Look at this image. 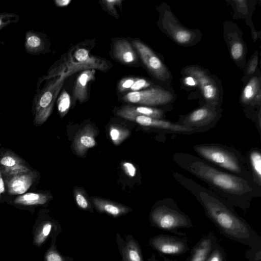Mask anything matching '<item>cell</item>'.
I'll return each mask as SVG.
<instances>
[{
  "label": "cell",
  "mask_w": 261,
  "mask_h": 261,
  "mask_svg": "<svg viewBox=\"0 0 261 261\" xmlns=\"http://www.w3.org/2000/svg\"><path fill=\"white\" fill-rule=\"evenodd\" d=\"M245 255L248 261H261V249L249 248L246 251Z\"/></svg>",
  "instance_id": "35"
},
{
  "label": "cell",
  "mask_w": 261,
  "mask_h": 261,
  "mask_svg": "<svg viewBox=\"0 0 261 261\" xmlns=\"http://www.w3.org/2000/svg\"><path fill=\"white\" fill-rule=\"evenodd\" d=\"M19 20V16L12 12L0 13V30L11 23H16Z\"/></svg>",
  "instance_id": "32"
},
{
  "label": "cell",
  "mask_w": 261,
  "mask_h": 261,
  "mask_svg": "<svg viewBox=\"0 0 261 261\" xmlns=\"http://www.w3.org/2000/svg\"><path fill=\"white\" fill-rule=\"evenodd\" d=\"M149 218L152 227L173 232L178 236L186 235L179 231V229L189 228L193 226L191 219L171 199H165L157 202L152 207Z\"/></svg>",
  "instance_id": "4"
},
{
  "label": "cell",
  "mask_w": 261,
  "mask_h": 261,
  "mask_svg": "<svg viewBox=\"0 0 261 261\" xmlns=\"http://www.w3.org/2000/svg\"><path fill=\"white\" fill-rule=\"evenodd\" d=\"M92 201L99 213L114 218L121 217L132 211L131 208L126 205L99 197H92Z\"/></svg>",
  "instance_id": "16"
},
{
  "label": "cell",
  "mask_w": 261,
  "mask_h": 261,
  "mask_svg": "<svg viewBox=\"0 0 261 261\" xmlns=\"http://www.w3.org/2000/svg\"><path fill=\"white\" fill-rule=\"evenodd\" d=\"M61 78L51 81L35 94L32 106L35 125L42 124L51 115L56 98L61 87Z\"/></svg>",
  "instance_id": "5"
},
{
  "label": "cell",
  "mask_w": 261,
  "mask_h": 261,
  "mask_svg": "<svg viewBox=\"0 0 261 261\" xmlns=\"http://www.w3.org/2000/svg\"><path fill=\"white\" fill-rule=\"evenodd\" d=\"M193 149L206 162L255 183L252 173L246 168L245 160L236 150L214 144L196 145Z\"/></svg>",
  "instance_id": "3"
},
{
  "label": "cell",
  "mask_w": 261,
  "mask_h": 261,
  "mask_svg": "<svg viewBox=\"0 0 261 261\" xmlns=\"http://www.w3.org/2000/svg\"><path fill=\"white\" fill-rule=\"evenodd\" d=\"M172 176L195 197L221 233L250 249H261V237L236 213L230 203L180 173L173 172Z\"/></svg>",
  "instance_id": "1"
},
{
  "label": "cell",
  "mask_w": 261,
  "mask_h": 261,
  "mask_svg": "<svg viewBox=\"0 0 261 261\" xmlns=\"http://www.w3.org/2000/svg\"><path fill=\"white\" fill-rule=\"evenodd\" d=\"M94 69H87L77 76L73 88L72 101L77 100L80 103L85 101L88 97V85L95 77Z\"/></svg>",
  "instance_id": "17"
},
{
  "label": "cell",
  "mask_w": 261,
  "mask_h": 261,
  "mask_svg": "<svg viewBox=\"0 0 261 261\" xmlns=\"http://www.w3.org/2000/svg\"><path fill=\"white\" fill-rule=\"evenodd\" d=\"M124 119L143 126L162 130L165 133L189 134L207 130L203 128L191 127L142 115H127L124 117Z\"/></svg>",
  "instance_id": "8"
},
{
  "label": "cell",
  "mask_w": 261,
  "mask_h": 261,
  "mask_svg": "<svg viewBox=\"0 0 261 261\" xmlns=\"http://www.w3.org/2000/svg\"><path fill=\"white\" fill-rule=\"evenodd\" d=\"M136 77H125L123 78L119 82L118 85V89L121 92L129 91L130 88L133 86Z\"/></svg>",
  "instance_id": "33"
},
{
  "label": "cell",
  "mask_w": 261,
  "mask_h": 261,
  "mask_svg": "<svg viewBox=\"0 0 261 261\" xmlns=\"http://www.w3.org/2000/svg\"><path fill=\"white\" fill-rule=\"evenodd\" d=\"M74 57L77 62L71 63L72 67L81 66L84 68L103 69L104 68L101 66L99 61L95 58L90 56L89 52L85 48H79L76 50L74 54Z\"/></svg>",
  "instance_id": "22"
},
{
  "label": "cell",
  "mask_w": 261,
  "mask_h": 261,
  "mask_svg": "<svg viewBox=\"0 0 261 261\" xmlns=\"http://www.w3.org/2000/svg\"><path fill=\"white\" fill-rule=\"evenodd\" d=\"M251 167L252 174L255 183L259 187L261 186V154L257 149L252 150L249 157Z\"/></svg>",
  "instance_id": "24"
},
{
  "label": "cell",
  "mask_w": 261,
  "mask_h": 261,
  "mask_svg": "<svg viewBox=\"0 0 261 261\" xmlns=\"http://www.w3.org/2000/svg\"><path fill=\"white\" fill-rule=\"evenodd\" d=\"M70 2V0H56L55 4L58 7H63L67 6Z\"/></svg>",
  "instance_id": "40"
},
{
  "label": "cell",
  "mask_w": 261,
  "mask_h": 261,
  "mask_svg": "<svg viewBox=\"0 0 261 261\" xmlns=\"http://www.w3.org/2000/svg\"><path fill=\"white\" fill-rule=\"evenodd\" d=\"M172 158L180 168L206 183L213 191L232 206L243 211L247 210L252 199L260 194L254 182L224 172L200 158L177 152Z\"/></svg>",
  "instance_id": "2"
},
{
  "label": "cell",
  "mask_w": 261,
  "mask_h": 261,
  "mask_svg": "<svg viewBox=\"0 0 261 261\" xmlns=\"http://www.w3.org/2000/svg\"><path fill=\"white\" fill-rule=\"evenodd\" d=\"M173 98L171 93L161 88H151L139 91L129 92L122 99L127 102L147 106L167 104Z\"/></svg>",
  "instance_id": "7"
},
{
  "label": "cell",
  "mask_w": 261,
  "mask_h": 261,
  "mask_svg": "<svg viewBox=\"0 0 261 261\" xmlns=\"http://www.w3.org/2000/svg\"><path fill=\"white\" fill-rule=\"evenodd\" d=\"M205 261H226V254L224 248L217 243Z\"/></svg>",
  "instance_id": "29"
},
{
  "label": "cell",
  "mask_w": 261,
  "mask_h": 261,
  "mask_svg": "<svg viewBox=\"0 0 261 261\" xmlns=\"http://www.w3.org/2000/svg\"><path fill=\"white\" fill-rule=\"evenodd\" d=\"M117 115L121 118L127 115H142L162 119L164 112L161 109L150 107L127 105L118 110Z\"/></svg>",
  "instance_id": "19"
},
{
  "label": "cell",
  "mask_w": 261,
  "mask_h": 261,
  "mask_svg": "<svg viewBox=\"0 0 261 261\" xmlns=\"http://www.w3.org/2000/svg\"><path fill=\"white\" fill-rule=\"evenodd\" d=\"M259 80L257 77H252L245 87L241 96V100L244 103L251 101L259 90Z\"/></svg>",
  "instance_id": "25"
},
{
  "label": "cell",
  "mask_w": 261,
  "mask_h": 261,
  "mask_svg": "<svg viewBox=\"0 0 261 261\" xmlns=\"http://www.w3.org/2000/svg\"><path fill=\"white\" fill-rule=\"evenodd\" d=\"M46 41L41 33L34 30L26 32L24 39L25 51L30 54L36 55L45 52Z\"/></svg>",
  "instance_id": "20"
},
{
  "label": "cell",
  "mask_w": 261,
  "mask_h": 261,
  "mask_svg": "<svg viewBox=\"0 0 261 261\" xmlns=\"http://www.w3.org/2000/svg\"><path fill=\"white\" fill-rule=\"evenodd\" d=\"M113 53L118 60L126 64H132L137 60L132 45L125 39L118 40L115 42Z\"/></svg>",
  "instance_id": "21"
},
{
  "label": "cell",
  "mask_w": 261,
  "mask_h": 261,
  "mask_svg": "<svg viewBox=\"0 0 261 261\" xmlns=\"http://www.w3.org/2000/svg\"><path fill=\"white\" fill-rule=\"evenodd\" d=\"M5 191V186L2 177V173L0 169V197Z\"/></svg>",
  "instance_id": "41"
},
{
  "label": "cell",
  "mask_w": 261,
  "mask_h": 261,
  "mask_svg": "<svg viewBox=\"0 0 261 261\" xmlns=\"http://www.w3.org/2000/svg\"><path fill=\"white\" fill-rule=\"evenodd\" d=\"M96 129L91 124H87L77 132L73 141V148L75 153L83 156L86 151L96 145Z\"/></svg>",
  "instance_id": "12"
},
{
  "label": "cell",
  "mask_w": 261,
  "mask_h": 261,
  "mask_svg": "<svg viewBox=\"0 0 261 261\" xmlns=\"http://www.w3.org/2000/svg\"><path fill=\"white\" fill-rule=\"evenodd\" d=\"M45 257V261H73L72 257L61 254L55 245L51 247Z\"/></svg>",
  "instance_id": "31"
},
{
  "label": "cell",
  "mask_w": 261,
  "mask_h": 261,
  "mask_svg": "<svg viewBox=\"0 0 261 261\" xmlns=\"http://www.w3.org/2000/svg\"><path fill=\"white\" fill-rule=\"evenodd\" d=\"M122 166L125 174L128 176L133 177L136 175V168L133 164L125 162L122 163Z\"/></svg>",
  "instance_id": "37"
},
{
  "label": "cell",
  "mask_w": 261,
  "mask_h": 261,
  "mask_svg": "<svg viewBox=\"0 0 261 261\" xmlns=\"http://www.w3.org/2000/svg\"><path fill=\"white\" fill-rule=\"evenodd\" d=\"M150 246L162 256L179 255L190 250L187 236H175L161 234L150 238Z\"/></svg>",
  "instance_id": "6"
},
{
  "label": "cell",
  "mask_w": 261,
  "mask_h": 261,
  "mask_svg": "<svg viewBox=\"0 0 261 261\" xmlns=\"http://www.w3.org/2000/svg\"><path fill=\"white\" fill-rule=\"evenodd\" d=\"M185 83L189 86H195L197 85V81L192 76H187L184 80Z\"/></svg>",
  "instance_id": "39"
},
{
  "label": "cell",
  "mask_w": 261,
  "mask_h": 261,
  "mask_svg": "<svg viewBox=\"0 0 261 261\" xmlns=\"http://www.w3.org/2000/svg\"><path fill=\"white\" fill-rule=\"evenodd\" d=\"M190 72L197 82L199 83L205 99L209 102H215L218 97V90L215 83L200 70L192 69Z\"/></svg>",
  "instance_id": "18"
},
{
  "label": "cell",
  "mask_w": 261,
  "mask_h": 261,
  "mask_svg": "<svg viewBox=\"0 0 261 261\" xmlns=\"http://www.w3.org/2000/svg\"><path fill=\"white\" fill-rule=\"evenodd\" d=\"M70 97L68 93L64 90L60 95L58 101V110L61 117H64L68 112L70 106Z\"/></svg>",
  "instance_id": "28"
},
{
  "label": "cell",
  "mask_w": 261,
  "mask_h": 261,
  "mask_svg": "<svg viewBox=\"0 0 261 261\" xmlns=\"http://www.w3.org/2000/svg\"><path fill=\"white\" fill-rule=\"evenodd\" d=\"M0 169L2 173L6 176L31 171L21 158L10 151L6 152L1 155Z\"/></svg>",
  "instance_id": "13"
},
{
  "label": "cell",
  "mask_w": 261,
  "mask_h": 261,
  "mask_svg": "<svg viewBox=\"0 0 261 261\" xmlns=\"http://www.w3.org/2000/svg\"><path fill=\"white\" fill-rule=\"evenodd\" d=\"M108 11L114 16H118L115 6L121 4L122 1L120 0H105L101 1Z\"/></svg>",
  "instance_id": "36"
},
{
  "label": "cell",
  "mask_w": 261,
  "mask_h": 261,
  "mask_svg": "<svg viewBox=\"0 0 261 261\" xmlns=\"http://www.w3.org/2000/svg\"><path fill=\"white\" fill-rule=\"evenodd\" d=\"M110 138L115 145H120L129 135V130L124 127L112 125L109 128Z\"/></svg>",
  "instance_id": "26"
},
{
  "label": "cell",
  "mask_w": 261,
  "mask_h": 261,
  "mask_svg": "<svg viewBox=\"0 0 261 261\" xmlns=\"http://www.w3.org/2000/svg\"><path fill=\"white\" fill-rule=\"evenodd\" d=\"M218 115L215 110L203 107L198 108L186 116L180 124L208 129L213 127Z\"/></svg>",
  "instance_id": "10"
},
{
  "label": "cell",
  "mask_w": 261,
  "mask_h": 261,
  "mask_svg": "<svg viewBox=\"0 0 261 261\" xmlns=\"http://www.w3.org/2000/svg\"><path fill=\"white\" fill-rule=\"evenodd\" d=\"M243 45L239 42H234L231 47V54L234 60L239 59L243 54Z\"/></svg>",
  "instance_id": "34"
},
{
  "label": "cell",
  "mask_w": 261,
  "mask_h": 261,
  "mask_svg": "<svg viewBox=\"0 0 261 261\" xmlns=\"http://www.w3.org/2000/svg\"><path fill=\"white\" fill-rule=\"evenodd\" d=\"M164 258V261H177L176 260H171L165 256H162ZM147 261H159L156 258L155 254L152 253L151 255L147 258Z\"/></svg>",
  "instance_id": "42"
},
{
  "label": "cell",
  "mask_w": 261,
  "mask_h": 261,
  "mask_svg": "<svg viewBox=\"0 0 261 261\" xmlns=\"http://www.w3.org/2000/svg\"><path fill=\"white\" fill-rule=\"evenodd\" d=\"M36 177V173L32 171L6 176V185L11 195L22 194L31 186Z\"/></svg>",
  "instance_id": "14"
},
{
  "label": "cell",
  "mask_w": 261,
  "mask_h": 261,
  "mask_svg": "<svg viewBox=\"0 0 261 261\" xmlns=\"http://www.w3.org/2000/svg\"><path fill=\"white\" fill-rule=\"evenodd\" d=\"M217 243V239L213 232L204 236L193 247L187 261H205Z\"/></svg>",
  "instance_id": "15"
},
{
  "label": "cell",
  "mask_w": 261,
  "mask_h": 261,
  "mask_svg": "<svg viewBox=\"0 0 261 261\" xmlns=\"http://www.w3.org/2000/svg\"><path fill=\"white\" fill-rule=\"evenodd\" d=\"M116 242L122 261H144L141 247L133 236L127 234L123 239L117 233Z\"/></svg>",
  "instance_id": "11"
},
{
  "label": "cell",
  "mask_w": 261,
  "mask_h": 261,
  "mask_svg": "<svg viewBox=\"0 0 261 261\" xmlns=\"http://www.w3.org/2000/svg\"><path fill=\"white\" fill-rule=\"evenodd\" d=\"M73 194L75 202L79 207L83 210L93 212L92 206L84 190L81 188H76L74 190Z\"/></svg>",
  "instance_id": "27"
},
{
  "label": "cell",
  "mask_w": 261,
  "mask_h": 261,
  "mask_svg": "<svg viewBox=\"0 0 261 261\" xmlns=\"http://www.w3.org/2000/svg\"><path fill=\"white\" fill-rule=\"evenodd\" d=\"M258 63V55H256L251 60L247 69V73L249 74L253 73L256 68Z\"/></svg>",
  "instance_id": "38"
},
{
  "label": "cell",
  "mask_w": 261,
  "mask_h": 261,
  "mask_svg": "<svg viewBox=\"0 0 261 261\" xmlns=\"http://www.w3.org/2000/svg\"><path fill=\"white\" fill-rule=\"evenodd\" d=\"M48 194L38 193H28L18 196L14 200L17 204L23 205H40L45 203L50 198Z\"/></svg>",
  "instance_id": "23"
},
{
  "label": "cell",
  "mask_w": 261,
  "mask_h": 261,
  "mask_svg": "<svg viewBox=\"0 0 261 261\" xmlns=\"http://www.w3.org/2000/svg\"><path fill=\"white\" fill-rule=\"evenodd\" d=\"M144 64L157 79L163 81L168 76V70L161 60L145 44L138 40L132 41Z\"/></svg>",
  "instance_id": "9"
},
{
  "label": "cell",
  "mask_w": 261,
  "mask_h": 261,
  "mask_svg": "<svg viewBox=\"0 0 261 261\" xmlns=\"http://www.w3.org/2000/svg\"><path fill=\"white\" fill-rule=\"evenodd\" d=\"M62 229L60 225L55 222L47 221L44 222L42 225L41 231L38 237V242L42 243L49 235L52 228Z\"/></svg>",
  "instance_id": "30"
}]
</instances>
